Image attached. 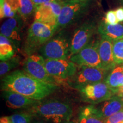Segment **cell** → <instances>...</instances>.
<instances>
[{"instance_id":"1","label":"cell","mask_w":123,"mask_h":123,"mask_svg":"<svg viewBox=\"0 0 123 123\" xmlns=\"http://www.w3.org/2000/svg\"><path fill=\"white\" fill-rule=\"evenodd\" d=\"M1 88L40 101L53 93L58 86L39 80L24 71L16 70L3 78Z\"/></svg>"},{"instance_id":"2","label":"cell","mask_w":123,"mask_h":123,"mask_svg":"<svg viewBox=\"0 0 123 123\" xmlns=\"http://www.w3.org/2000/svg\"><path fill=\"white\" fill-rule=\"evenodd\" d=\"M27 112L40 117L46 121L53 123L67 122L73 116L71 106L67 103L59 100H50L42 102L41 100L30 108Z\"/></svg>"},{"instance_id":"3","label":"cell","mask_w":123,"mask_h":123,"mask_svg":"<svg viewBox=\"0 0 123 123\" xmlns=\"http://www.w3.org/2000/svg\"><path fill=\"white\" fill-rule=\"evenodd\" d=\"M55 30L43 23L34 21L28 30V34L25 46V51L28 54L41 49L46 43L50 40Z\"/></svg>"},{"instance_id":"4","label":"cell","mask_w":123,"mask_h":123,"mask_svg":"<svg viewBox=\"0 0 123 123\" xmlns=\"http://www.w3.org/2000/svg\"><path fill=\"white\" fill-rule=\"evenodd\" d=\"M45 63L46 59L41 55H30L24 62V71L43 82L57 84L59 81L48 73L46 68Z\"/></svg>"},{"instance_id":"5","label":"cell","mask_w":123,"mask_h":123,"mask_svg":"<svg viewBox=\"0 0 123 123\" xmlns=\"http://www.w3.org/2000/svg\"><path fill=\"white\" fill-rule=\"evenodd\" d=\"M63 2L61 1H53L41 5L35 10V21L43 23L55 30L57 26L58 18L61 13Z\"/></svg>"},{"instance_id":"6","label":"cell","mask_w":123,"mask_h":123,"mask_svg":"<svg viewBox=\"0 0 123 123\" xmlns=\"http://www.w3.org/2000/svg\"><path fill=\"white\" fill-rule=\"evenodd\" d=\"M80 92L84 100L92 105L103 102L115 95L104 81L82 86Z\"/></svg>"},{"instance_id":"7","label":"cell","mask_w":123,"mask_h":123,"mask_svg":"<svg viewBox=\"0 0 123 123\" xmlns=\"http://www.w3.org/2000/svg\"><path fill=\"white\" fill-rule=\"evenodd\" d=\"M48 73L61 81L73 76L76 73V64L68 59H47L45 63Z\"/></svg>"},{"instance_id":"8","label":"cell","mask_w":123,"mask_h":123,"mask_svg":"<svg viewBox=\"0 0 123 123\" xmlns=\"http://www.w3.org/2000/svg\"><path fill=\"white\" fill-rule=\"evenodd\" d=\"M39 52L46 60L67 59L70 55L68 43L61 38L49 40L39 49Z\"/></svg>"},{"instance_id":"9","label":"cell","mask_w":123,"mask_h":123,"mask_svg":"<svg viewBox=\"0 0 123 123\" xmlns=\"http://www.w3.org/2000/svg\"><path fill=\"white\" fill-rule=\"evenodd\" d=\"M98 44L99 43L94 44H88L79 53L71 56L70 61L81 67L87 66L101 68Z\"/></svg>"},{"instance_id":"10","label":"cell","mask_w":123,"mask_h":123,"mask_svg":"<svg viewBox=\"0 0 123 123\" xmlns=\"http://www.w3.org/2000/svg\"><path fill=\"white\" fill-rule=\"evenodd\" d=\"M94 31L95 27L91 24H84L75 31L71 43L70 58L88 45Z\"/></svg>"},{"instance_id":"11","label":"cell","mask_w":123,"mask_h":123,"mask_svg":"<svg viewBox=\"0 0 123 123\" xmlns=\"http://www.w3.org/2000/svg\"><path fill=\"white\" fill-rule=\"evenodd\" d=\"M83 1L71 0L63 2L61 13L58 18L56 29L70 24L78 16L84 6Z\"/></svg>"},{"instance_id":"12","label":"cell","mask_w":123,"mask_h":123,"mask_svg":"<svg viewBox=\"0 0 123 123\" xmlns=\"http://www.w3.org/2000/svg\"><path fill=\"white\" fill-rule=\"evenodd\" d=\"M107 71L100 68L83 66L76 76V82L80 86L105 81Z\"/></svg>"},{"instance_id":"13","label":"cell","mask_w":123,"mask_h":123,"mask_svg":"<svg viewBox=\"0 0 123 123\" xmlns=\"http://www.w3.org/2000/svg\"><path fill=\"white\" fill-rule=\"evenodd\" d=\"M3 96L6 105L13 110L29 109L37 104L39 101L11 91H3Z\"/></svg>"},{"instance_id":"14","label":"cell","mask_w":123,"mask_h":123,"mask_svg":"<svg viewBox=\"0 0 123 123\" xmlns=\"http://www.w3.org/2000/svg\"><path fill=\"white\" fill-rule=\"evenodd\" d=\"M98 51L100 58L101 68L108 71L117 66L115 63L113 53V42L101 38L98 44Z\"/></svg>"},{"instance_id":"15","label":"cell","mask_w":123,"mask_h":123,"mask_svg":"<svg viewBox=\"0 0 123 123\" xmlns=\"http://www.w3.org/2000/svg\"><path fill=\"white\" fill-rule=\"evenodd\" d=\"M95 105L98 113L106 119L123 109V100L120 97L113 95L107 100Z\"/></svg>"},{"instance_id":"16","label":"cell","mask_w":123,"mask_h":123,"mask_svg":"<svg viewBox=\"0 0 123 123\" xmlns=\"http://www.w3.org/2000/svg\"><path fill=\"white\" fill-rule=\"evenodd\" d=\"M98 31L101 38L111 41L112 42L123 38V25L108 24L104 22L99 26Z\"/></svg>"},{"instance_id":"17","label":"cell","mask_w":123,"mask_h":123,"mask_svg":"<svg viewBox=\"0 0 123 123\" xmlns=\"http://www.w3.org/2000/svg\"><path fill=\"white\" fill-rule=\"evenodd\" d=\"M1 34L12 41H20L19 26L17 19L10 18L2 25L1 27Z\"/></svg>"},{"instance_id":"18","label":"cell","mask_w":123,"mask_h":123,"mask_svg":"<svg viewBox=\"0 0 123 123\" xmlns=\"http://www.w3.org/2000/svg\"><path fill=\"white\" fill-rule=\"evenodd\" d=\"M108 87L116 95L123 82V64L117 65L109 74L104 81Z\"/></svg>"},{"instance_id":"19","label":"cell","mask_w":123,"mask_h":123,"mask_svg":"<svg viewBox=\"0 0 123 123\" xmlns=\"http://www.w3.org/2000/svg\"><path fill=\"white\" fill-rule=\"evenodd\" d=\"M78 123H105V119L98 114L94 105H91L80 112Z\"/></svg>"},{"instance_id":"20","label":"cell","mask_w":123,"mask_h":123,"mask_svg":"<svg viewBox=\"0 0 123 123\" xmlns=\"http://www.w3.org/2000/svg\"><path fill=\"white\" fill-rule=\"evenodd\" d=\"M14 54V50L12 41L8 38L1 34L0 37V59L1 61H7Z\"/></svg>"},{"instance_id":"21","label":"cell","mask_w":123,"mask_h":123,"mask_svg":"<svg viewBox=\"0 0 123 123\" xmlns=\"http://www.w3.org/2000/svg\"><path fill=\"white\" fill-rule=\"evenodd\" d=\"M36 7L32 0H19V7L18 12L24 20L27 19L35 12Z\"/></svg>"},{"instance_id":"22","label":"cell","mask_w":123,"mask_h":123,"mask_svg":"<svg viewBox=\"0 0 123 123\" xmlns=\"http://www.w3.org/2000/svg\"><path fill=\"white\" fill-rule=\"evenodd\" d=\"M19 63V58L17 56L12 57L5 61H1L0 63V74L2 77L9 73L12 69L18 66Z\"/></svg>"},{"instance_id":"23","label":"cell","mask_w":123,"mask_h":123,"mask_svg":"<svg viewBox=\"0 0 123 123\" xmlns=\"http://www.w3.org/2000/svg\"><path fill=\"white\" fill-rule=\"evenodd\" d=\"M113 53L116 65L123 64V38L113 42Z\"/></svg>"},{"instance_id":"24","label":"cell","mask_w":123,"mask_h":123,"mask_svg":"<svg viewBox=\"0 0 123 123\" xmlns=\"http://www.w3.org/2000/svg\"><path fill=\"white\" fill-rule=\"evenodd\" d=\"M12 123H31L33 116L29 112L15 113L9 116Z\"/></svg>"},{"instance_id":"25","label":"cell","mask_w":123,"mask_h":123,"mask_svg":"<svg viewBox=\"0 0 123 123\" xmlns=\"http://www.w3.org/2000/svg\"><path fill=\"white\" fill-rule=\"evenodd\" d=\"M0 9L1 18L4 17L13 18L16 13V12L13 10L10 5L5 1L2 5H0Z\"/></svg>"},{"instance_id":"26","label":"cell","mask_w":123,"mask_h":123,"mask_svg":"<svg viewBox=\"0 0 123 123\" xmlns=\"http://www.w3.org/2000/svg\"><path fill=\"white\" fill-rule=\"evenodd\" d=\"M105 123H123V109L105 119Z\"/></svg>"},{"instance_id":"27","label":"cell","mask_w":123,"mask_h":123,"mask_svg":"<svg viewBox=\"0 0 123 123\" xmlns=\"http://www.w3.org/2000/svg\"><path fill=\"white\" fill-rule=\"evenodd\" d=\"M105 23L111 25H116L119 24L116 13L114 10H110L106 13L105 17Z\"/></svg>"},{"instance_id":"28","label":"cell","mask_w":123,"mask_h":123,"mask_svg":"<svg viewBox=\"0 0 123 123\" xmlns=\"http://www.w3.org/2000/svg\"><path fill=\"white\" fill-rule=\"evenodd\" d=\"M5 1L10 5L13 10L15 12L18 10L19 7V0H5Z\"/></svg>"},{"instance_id":"29","label":"cell","mask_w":123,"mask_h":123,"mask_svg":"<svg viewBox=\"0 0 123 123\" xmlns=\"http://www.w3.org/2000/svg\"><path fill=\"white\" fill-rule=\"evenodd\" d=\"M116 17L117 18L118 22H123V7H119L115 10Z\"/></svg>"},{"instance_id":"30","label":"cell","mask_w":123,"mask_h":123,"mask_svg":"<svg viewBox=\"0 0 123 123\" xmlns=\"http://www.w3.org/2000/svg\"><path fill=\"white\" fill-rule=\"evenodd\" d=\"M60 1V0H32L33 4L35 5V7H37L41 5L46 4V3H49L51 2H53V1Z\"/></svg>"},{"instance_id":"31","label":"cell","mask_w":123,"mask_h":123,"mask_svg":"<svg viewBox=\"0 0 123 123\" xmlns=\"http://www.w3.org/2000/svg\"><path fill=\"white\" fill-rule=\"evenodd\" d=\"M0 123H12L9 116H3L0 119Z\"/></svg>"},{"instance_id":"32","label":"cell","mask_w":123,"mask_h":123,"mask_svg":"<svg viewBox=\"0 0 123 123\" xmlns=\"http://www.w3.org/2000/svg\"><path fill=\"white\" fill-rule=\"evenodd\" d=\"M115 95H117V96L120 97V98H122L123 96V82L121 84V86H120L119 90H118L116 94Z\"/></svg>"},{"instance_id":"33","label":"cell","mask_w":123,"mask_h":123,"mask_svg":"<svg viewBox=\"0 0 123 123\" xmlns=\"http://www.w3.org/2000/svg\"><path fill=\"white\" fill-rule=\"evenodd\" d=\"M31 123H46V121H42V120H34V121H32Z\"/></svg>"},{"instance_id":"34","label":"cell","mask_w":123,"mask_h":123,"mask_svg":"<svg viewBox=\"0 0 123 123\" xmlns=\"http://www.w3.org/2000/svg\"><path fill=\"white\" fill-rule=\"evenodd\" d=\"M65 123H73V122H68V121H67V122H66Z\"/></svg>"},{"instance_id":"35","label":"cell","mask_w":123,"mask_h":123,"mask_svg":"<svg viewBox=\"0 0 123 123\" xmlns=\"http://www.w3.org/2000/svg\"><path fill=\"white\" fill-rule=\"evenodd\" d=\"M80 1H85V0H80Z\"/></svg>"},{"instance_id":"36","label":"cell","mask_w":123,"mask_h":123,"mask_svg":"<svg viewBox=\"0 0 123 123\" xmlns=\"http://www.w3.org/2000/svg\"><path fill=\"white\" fill-rule=\"evenodd\" d=\"M121 99H122V100H123V96L122 97V98H121Z\"/></svg>"},{"instance_id":"37","label":"cell","mask_w":123,"mask_h":123,"mask_svg":"<svg viewBox=\"0 0 123 123\" xmlns=\"http://www.w3.org/2000/svg\"></svg>"}]
</instances>
